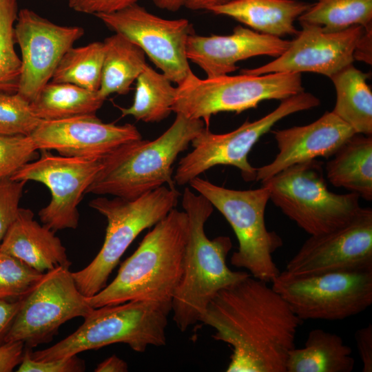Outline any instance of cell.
I'll return each instance as SVG.
<instances>
[{"mask_svg":"<svg viewBox=\"0 0 372 372\" xmlns=\"http://www.w3.org/2000/svg\"><path fill=\"white\" fill-rule=\"evenodd\" d=\"M268 284L247 277L218 292L200 319L231 347L227 372H286L302 320Z\"/></svg>","mask_w":372,"mask_h":372,"instance_id":"6da1fadb","label":"cell"},{"mask_svg":"<svg viewBox=\"0 0 372 372\" xmlns=\"http://www.w3.org/2000/svg\"><path fill=\"white\" fill-rule=\"evenodd\" d=\"M188 220L175 208L154 225L114 279L87 298L93 308L129 301L172 302L181 279Z\"/></svg>","mask_w":372,"mask_h":372,"instance_id":"7a4b0ae2","label":"cell"},{"mask_svg":"<svg viewBox=\"0 0 372 372\" xmlns=\"http://www.w3.org/2000/svg\"><path fill=\"white\" fill-rule=\"evenodd\" d=\"M182 206L187 216L188 236L183 272L172 301V318L178 329L186 331L200 322L208 304L220 291L251 276L245 271H233L227 264L232 248L229 237L209 239L205 224L214 211L203 195L185 187Z\"/></svg>","mask_w":372,"mask_h":372,"instance_id":"3957f363","label":"cell"},{"mask_svg":"<svg viewBox=\"0 0 372 372\" xmlns=\"http://www.w3.org/2000/svg\"><path fill=\"white\" fill-rule=\"evenodd\" d=\"M204 127L203 121L176 114L158 138L127 143L101 159V168L86 194L131 200L165 185L176 188L172 165Z\"/></svg>","mask_w":372,"mask_h":372,"instance_id":"277c9868","label":"cell"},{"mask_svg":"<svg viewBox=\"0 0 372 372\" xmlns=\"http://www.w3.org/2000/svg\"><path fill=\"white\" fill-rule=\"evenodd\" d=\"M170 313L172 302L155 301H129L93 308L74 332L48 348L31 350V357L47 361L115 343L126 344L134 351L143 353L149 347L166 344Z\"/></svg>","mask_w":372,"mask_h":372,"instance_id":"5b68a950","label":"cell"},{"mask_svg":"<svg viewBox=\"0 0 372 372\" xmlns=\"http://www.w3.org/2000/svg\"><path fill=\"white\" fill-rule=\"evenodd\" d=\"M180 193L163 185L135 199L98 197L89 205L107 222L103 244L85 268L72 272L75 284L87 298L106 285L109 276L135 238L176 207Z\"/></svg>","mask_w":372,"mask_h":372,"instance_id":"8992f818","label":"cell"},{"mask_svg":"<svg viewBox=\"0 0 372 372\" xmlns=\"http://www.w3.org/2000/svg\"><path fill=\"white\" fill-rule=\"evenodd\" d=\"M304 91L301 74L223 75L200 79L191 71L177 85L172 112L200 119L209 127L212 115L222 112L240 114L256 108L265 100H285Z\"/></svg>","mask_w":372,"mask_h":372,"instance_id":"52a82bcc","label":"cell"},{"mask_svg":"<svg viewBox=\"0 0 372 372\" xmlns=\"http://www.w3.org/2000/svg\"><path fill=\"white\" fill-rule=\"evenodd\" d=\"M322 164L317 159L298 163L261 183L269 200L310 236L344 225L362 208L358 194L328 189Z\"/></svg>","mask_w":372,"mask_h":372,"instance_id":"ba28073f","label":"cell"},{"mask_svg":"<svg viewBox=\"0 0 372 372\" xmlns=\"http://www.w3.org/2000/svg\"><path fill=\"white\" fill-rule=\"evenodd\" d=\"M189 185L205 197L228 221L238 242L231 264L249 271L254 278L271 282L280 271L273 253L282 246L281 237L266 227L265 209L269 200L268 188L235 190L218 186L198 176Z\"/></svg>","mask_w":372,"mask_h":372,"instance_id":"9c48e42d","label":"cell"},{"mask_svg":"<svg viewBox=\"0 0 372 372\" xmlns=\"http://www.w3.org/2000/svg\"><path fill=\"white\" fill-rule=\"evenodd\" d=\"M320 104V99L304 91L281 101L280 104L263 117L245 121L237 129L225 134H214L205 127L192 141L193 149L178 162L175 184L183 186L216 165L237 167L246 182L256 180L257 168L248 161L251 149L273 125L292 114L310 110Z\"/></svg>","mask_w":372,"mask_h":372,"instance_id":"30bf717a","label":"cell"},{"mask_svg":"<svg viewBox=\"0 0 372 372\" xmlns=\"http://www.w3.org/2000/svg\"><path fill=\"white\" fill-rule=\"evenodd\" d=\"M271 283L302 320H342L372 304V270L309 276L283 271Z\"/></svg>","mask_w":372,"mask_h":372,"instance_id":"8fae6325","label":"cell"},{"mask_svg":"<svg viewBox=\"0 0 372 372\" xmlns=\"http://www.w3.org/2000/svg\"><path fill=\"white\" fill-rule=\"evenodd\" d=\"M92 309L69 268H55L44 273L22 299L5 342L21 341L32 349L50 342L63 324L74 318H85Z\"/></svg>","mask_w":372,"mask_h":372,"instance_id":"7c38bea8","label":"cell"},{"mask_svg":"<svg viewBox=\"0 0 372 372\" xmlns=\"http://www.w3.org/2000/svg\"><path fill=\"white\" fill-rule=\"evenodd\" d=\"M95 16L108 28L141 48L171 82L179 85L192 71L186 45L194 32L187 19H164L137 3L115 12Z\"/></svg>","mask_w":372,"mask_h":372,"instance_id":"4fadbf2b","label":"cell"},{"mask_svg":"<svg viewBox=\"0 0 372 372\" xmlns=\"http://www.w3.org/2000/svg\"><path fill=\"white\" fill-rule=\"evenodd\" d=\"M41 153L40 157L24 165L10 178L39 182L49 189L51 200L38 213L43 225L54 232L76 229L78 205L101 169V161L55 155L48 150Z\"/></svg>","mask_w":372,"mask_h":372,"instance_id":"5bb4252c","label":"cell"},{"mask_svg":"<svg viewBox=\"0 0 372 372\" xmlns=\"http://www.w3.org/2000/svg\"><path fill=\"white\" fill-rule=\"evenodd\" d=\"M372 270V209L362 207L355 217L333 231L310 236L284 271L295 276Z\"/></svg>","mask_w":372,"mask_h":372,"instance_id":"9a60e30c","label":"cell"},{"mask_svg":"<svg viewBox=\"0 0 372 372\" xmlns=\"http://www.w3.org/2000/svg\"><path fill=\"white\" fill-rule=\"evenodd\" d=\"M84 32L80 26L57 25L28 8L18 11L14 37L21 52V73L17 93L32 102Z\"/></svg>","mask_w":372,"mask_h":372,"instance_id":"2e32d148","label":"cell"},{"mask_svg":"<svg viewBox=\"0 0 372 372\" xmlns=\"http://www.w3.org/2000/svg\"><path fill=\"white\" fill-rule=\"evenodd\" d=\"M300 25L302 30L280 56L260 67L242 69L240 73L258 75L309 72L331 78L353 64L356 43L364 30L362 26L354 25L329 32L318 25Z\"/></svg>","mask_w":372,"mask_h":372,"instance_id":"e0dca14e","label":"cell"},{"mask_svg":"<svg viewBox=\"0 0 372 372\" xmlns=\"http://www.w3.org/2000/svg\"><path fill=\"white\" fill-rule=\"evenodd\" d=\"M30 136L39 151L100 161L121 145L142 139L134 125L103 123L96 114L41 120Z\"/></svg>","mask_w":372,"mask_h":372,"instance_id":"ac0fdd59","label":"cell"},{"mask_svg":"<svg viewBox=\"0 0 372 372\" xmlns=\"http://www.w3.org/2000/svg\"><path fill=\"white\" fill-rule=\"evenodd\" d=\"M278 153L274 159L256 169V180L261 183L293 165L328 158L356 133L332 111L311 123L272 131Z\"/></svg>","mask_w":372,"mask_h":372,"instance_id":"d6986e66","label":"cell"},{"mask_svg":"<svg viewBox=\"0 0 372 372\" xmlns=\"http://www.w3.org/2000/svg\"><path fill=\"white\" fill-rule=\"evenodd\" d=\"M289 43L290 41L237 25L229 35L200 36L192 33L187 39L186 54L189 61L211 78L236 71L240 61L261 55L277 58Z\"/></svg>","mask_w":372,"mask_h":372,"instance_id":"ffe728a7","label":"cell"},{"mask_svg":"<svg viewBox=\"0 0 372 372\" xmlns=\"http://www.w3.org/2000/svg\"><path fill=\"white\" fill-rule=\"evenodd\" d=\"M54 233L34 220L32 210L20 208L0 244V251L41 273L59 267L70 268L66 249Z\"/></svg>","mask_w":372,"mask_h":372,"instance_id":"44dd1931","label":"cell"},{"mask_svg":"<svg viewBox=\"0 0 372 372\" xmlns=\"http://www.w3.org/2000/svg\"><path fill=\"white\" fill-rule=\"evenodd\" d=\"M311 6L297 0H230L208 11L231 17L258 32L281 38L298 33L294 22Z\"/></svg>","mask_w":372,"mask_h":372,"instance_id":"7402d4cb","label":"cell"},{"mask_svg":"<svg viewBox=\"0 0 372 372\" xmlns=\"http://www.w3.org/2000/svg\"><path fill=\"white\" fill-rule=\"evenodd\" d=\"M326 163L328 180L370 201L372 199V136L355 134Z\"/></svg>","mask_w":372,"mask_h":372,"instance_id":"603a6c76","label":"cell"},{"mask_svg":"<svg viewBox=\"0 0 372 372\" xmlns=\"http://www.w3.org/2000/svg\"><path fill=\"white\" fill-rule=\"evenodd\" d=\"M340 335L322 329H312L304 347L289 353L286 372H351L355 360Z\"/></svg>","mask_w":372,"mask_h":372,"instance_id":"cb8c5ba5","label":"cell"},{"mask_svg":"<svg viewBox=\"0 0 372 372\" xmlns=\"http://www.w3.org/2000/svg\"><path fill=\"white\" fill-rule=\"evenodd\" d=\"M336 94L332 112L356 134H372V92L367 75L351 64L330 78Z\"/></svg>","mask_w":372,"mask_h":372,"instance_id":"d4e9b609","label":"cell"},{"mask_svg":"<svg viewBox=\"0 0 372 372\" xmlns=\"http://www.w3.org/2000/svg\"><path fill=\"white\" fill-rule=\"evenodd\" d=\"M104 59L99 94H125L147 65L145 54L134 43L116 33L103 41Z\"/></svg>","mask_w":372,"mask_h":372,"instance_id":"484cf974","label":"cell"},{"mask_svg":"<svg viewBox=\"0 0 372 372\" xmlns=\"http://www.w3.org/2000/svg\"><path fill=\"white\" fill-rule=\"evenodd\" d=\"M105 99L91 91L66 83L48 82L30 103L34 114L43 121H54L96 114Z\"/></svg>","mask_w":372,"mask_h":372,"instance_id":"4316f807","label":"cell"},{"mask_svg":"<svg viewBox=\"0 0 372 372\" xmlns=\"http://www.w3.org/2000/svg\"><path fill=\"white\" fill-rule=\"evenodd\" d=\"M133 103L121 107L122 116H132L145 123L165 119L172 112L176 87L163 73L147 64L136 79Z\"/></svg>","mask_w":372,"mask_h":372,"instance_id":"83f0119b","label":"cell"},{"mask_svg":"<svg viewBox=\"0 0 372 372\" xmlns=\"http://www.w3.org/2000/svg\"><path fill=\"white\" fill-rule=\"evenodd\" d=\"M298 21L320 26L329 32L354 25L366 28L372 26V0H318Z\"/></svg>","mask_w":372,"mask_h":372,"instance_id":"f1b7e54d","label":"cell"},{"mask_svg":"<svg viewBox=\"0 0 372 372\" xmlns=\"http://www.w3.org/2000/svg\"><path fill=\"white\" fill-rule=\"evenodd\" d=\"M103 59V42L94 41L81 47H72L61 58L51 81L98 91L101 85Z\"/></svg>","mask_w":372,"mask_h":372,"instance_id":"f546056e","label":"cell"},{"mask_svg":"<svg viewBox=\"0 0 372 372\" xmlns=\"http://www.w3.org/2000/svg\"><path fill=\"white\" fill-rule=\"evenodd\" d=\"M18 14L17 0H0V91L17 92L21 60L14 50V27Z\"/></svg>","mask_w":372,"mask_h":372,"instance_id":"4dcf8cb0","label":"cell"},{"mask_svg":"<svg viewBox=\"0 0 372 372\" xmlns=\"http://www.w3.org/2000/svg\"><path fill=\"white\" fill-rule=\"evenodd\" d=\"M43 274L0 251V300L15 302L23 299Z\"/></svg>","mask_w":372,"mask_h":372,"instance_id":"1f68e13d","label":"cell"},{"mask_svg":"<svg viewBox=\"0 0 372 372\" xmlns=\"http://www.w3.org/2000/svg\"><path fill=\"white\" fill-rule=\"evenodd\" d=\"M41 121L17 92L0 91V135L30 136Z\"/></svg>","mask_w":372,"mask_h":372,"instance_id":"d6a6232c","label":"cell"},{"mask_svg":"<svg viewBox=\"0 0 372 372\" xmlns=\"http://www.w3.org/2000/svg\"><path fill=\"white\" fill-rule=\"evenodd\" d=\"M30 136L0 135V180L10 178L26 163L39 157Z\"/></svg>","mask_w":372,"mask_h":372,"instance_id":"836d02e7","label":"cell"},{"mask_svg":"<svg viewBox=\"0 0 372 372\" xmlns=\"http://www.w3.org/2000/svg\"><path fill=\"white\" fill-rule=\"evenodd\" d=\"M25 183L10 178L0 180V244L17 217Z\"/></svg>","mask_w":372,"mask_h":372,"instance_id":"e575fe53","label":"cell"},{"mask_svg":"<svg viewBox=\"0 0 372 372\" xmlns=\"http://www.w3.org/2000/svg\"><path fill=\"white\" fill-rule=\"evenodd\" d=\"M32 348L24 347L18 372H82L85 362L77 355L47 361H38L31 357Z\"/></svg>","mask_w":372,"mask_h":372,"instance_id":"d590c367","label":"cell"},{"mask_svg":"<svg viewBox=\"0 0 372 372\" xmlns=\"http://www.w3.org/2000/svg\"><path fill=\"white\" fill-rule=\"evenodd\" d=\"M138 0H68L74 11L91 14L115 12L127 8Z\"/></svg>","mask_w":372,"mask_h":372,"instance_id":"8d00e7d4","label":"cell"},{"mask_svg":"<svg viewBox=\"0 0 372 372\" xmlns=\"http://www.w3.org/2000/svg\"><path fill=\"white\" fill-rule=\"evenodd\" d=\"M357 349L362 363L363 372L372 371V325L367 324L355 333Z\"/></svg>","mask_w":372,"mask_h":372,"instance_id":"74e56055","label":"cell"},{"mask_svg":"<svg viewBox=\"0 0 372 372\" xmlns=\"http://www.w3.org/2000/svg\"><path fill=\"white\" fill-rule=\"evenodd\" d=\"M21 341L4 342L0 345V372H10L19 365L24 350Z\"/></svg>","mask_w":372,"mask_h":372,"instance_id":"f35d334b","label":"cell"},{"mask_svg":"<svg viewBox=\"0 0 372 372\" xmlns=\"http://www.w3.org/2000/svg\"><path fill=\"white\" fill-rule=\"evenodd\" d=\"M22 300L15 302L0 300V345L6 337L21 307Z\"/></svg>","mask_w":372,"mask_h":372,"instance_id":"ab89813d","label":"cell"},{"mask_svg":"<svg viewBox=\"0 0 372 372\" xmlns=\"http://www.w3.org/2000/svg\"><path fill=\"white\" fill-rule=\"evenodd\" d=\"M372 26L364 28V32L358 41L354 52V60H359L371 64Z\"/></svg>","mask_w":372,"mask_h":372,"instance_id":"60d3db41","label":"cell"},{"mask_svg":"<svg viewBox=\"0 0 372 372\" xmlns=\"http://www.w3.org/2000/svg\"><path fill=\"white\" fill-rule=\"evenodd\" d=\"M127 371V362L116 355H112L100 362L94 369L95 372H126Z\"/></svg>","mask_w":372,"mask_h":372,"instance_id":"b9f144b4","label":"cell"},{"mask_svg":"<svg viewBox=\"0 0 372 372\" xmlns=\"http://www.w3.org/2000/svg\"><path fill=\"white\" fill-rule=\"evenodd\" d=\"M230 0H187L185 7L192 10H206L225 3Z\"/></svg>","mask_w":372,"mask_h":372,"instance_id":"7bdbcfd3","label":"cell"},{"mask_svg":"<svg viewBox=\"0 0 372 372\" xmlns=\"http://www.w3.org/2000/svg\"><path fill=\"white\" fill-rule=\"evenodd\" d=\"M152 1L160 9L175 12L185 7L187 0H152Z\"/></svg>","mask_w":372,"mask_h":372,"instance_id":"ee69618b","label":"cell"}]
</instances>
